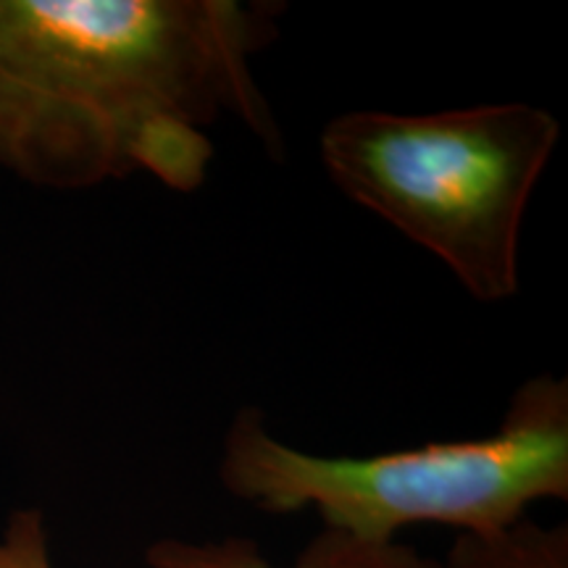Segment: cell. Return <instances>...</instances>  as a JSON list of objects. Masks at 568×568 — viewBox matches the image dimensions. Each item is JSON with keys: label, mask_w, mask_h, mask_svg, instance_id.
I'll return each mask as SVG.
<instances>
[{"label": "cell", "mask_w": 568, "mask_h": 568, "mask_svg": "<svg viewBox=\"0 0 568 568\" xmlns=\"http://www.w3.org/2000/svg\"><path fill=\"white\" fill-rule=\"evenodd\" d=\"M443 568H568V527H542L529 516L497 531H464Z\"/></svg>", "instance_id": "5b68a950"}, {"label": "cell", "mask_w": 568, "mask_h": 568, "mask_svg": "<svg viewBox=\"0 0 568 568\" xmlns=\"http://www.w3.org/2000/svg\"><path fill=\"white\" fill-rule=\"evenodd\" d=\"M284 6L240 0H0V169L51 190L148 172L205 180L203 126L230 113L274 155L253 55Z\"/></svg>", "instance_id": "6da1fadb"}, {"label": "cell", "mask_w": 568, "mask_h": 568, "mask_svg": "<svg viewBox=\"0 0 568 568\" xmlns=\"http://www.w3.org/2000/svg\"><path fill=\"white\" fill-rule=\"evenodd\" d=\"M558 138L550 111L487 103L339 113L324 126L318 151L353 203L437 255L468 295L503 303L521 287L524 216Z\"/></svg>", "instance_id": "3957f363"}, {"label": "cell", "mask_w": 568, "mask_h": 568, "mask_svg": "<svg viewBox=\"0 0 568 568\" xmlns=\"http://www.w3.org/2000/svg\"><path fill=\"white\" fill-rule=\"evenodd\" d=\"M219 481L237 500L284 516L316 508L324 529L393 542L416 524L497 531L539 500L568 497V379L539 374L510 395L495 432L379 456H316L282 443L264 410L240 408Z\"/></svg>", "instance_id": "7a4b0ae2"}, {"label": "cell", "mask_w": 568, "mask_h": 568, "mask_svg": "<svg viewBox=\"0 0 568 568\" xmlns=\"http://www.w3.org/2000/svg\"><path fill=\"white\" fill-rule=\"evenodd\" d=\"M145 564L148 568H276L251 537H226L213 542L161 537L145 550ZM293 568H443V564L397 539L372 542L345 531L324 529L305 545Z\"/></svg>", "instance_id": "277c9868"}, {"label": "cell", "mask_w": 568, "mask_h": 568, "mask_svg": "<svg viewBox=\"0 0 568 568\" xmlns=\"http://www.w3.org/2000/svg\"><path fill=\"white\" fill-rule=\"evenodd\" d=\"M0 568H53L45 516L34 508L13 510L0 531Z\"/></svg>", "instance_id": "8992f818"}]
</instances>
